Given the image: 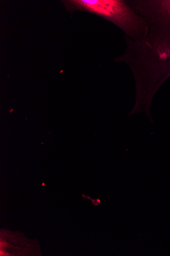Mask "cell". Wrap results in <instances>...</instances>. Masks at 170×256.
Masks as SVG:
<instances>
[{
    "instance_id": "1",
    "label": "cell",
    "mask_w": 170,
    "mask_h": 256,
    "mask_svg": "<svg viewBox=\"0 0 170 256\" xmlns=\"http://www.w3.org/2000/svg\"><path fill=\"white\" fill-rule=\"evenodd\" d=\"M61 2L66 9L71 12L85 11L109 20L133 41L141 42L149 34L147 22L127 2L121 0H68Z\"/></svg>"
}]
</instances>
